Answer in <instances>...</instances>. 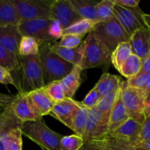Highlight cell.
<instances>
[{
    "mask_svg": "<svg viewBox=\"0 0 150 150\" xmlns=\"http://www.w3.org/2000/svg\"><path fill=\"white\" fill-rule=\"evenodd\" d=\"M45 92L54 103L59 102L65 98L60 81H55L44 86Z\"/></svg>",
    "mask_w": 150,
    "mask_h": 150,
    "instance_id": "d6a6232c",
    "label": "cell"
},
{
    "mask_svg": "<svg viewBox=\"0 0 150 150\" xmlns=\"http://www.w3.org/2000/svg\"><path fill=\"white\" fill-rule=\"evenodd\" d=\"M78 13L82 19H87L98 23L96 13H95V6L98 2L89 0H69Z\"/></svg>",
    "mask_w": 150,
    "mask_h": 150,
    "instance_id": "7402d4cb",
    "label": "cell"
},
{
    "mask_svg": "<svg viewBox=\"0 0 150 150\" xmlns=\"http://www.w3.org/2000/svg\"><path fill=\"white\" fill-rule=\"evenodd\" d=\"M3 111H4V109H0V129H1V124H2L3 119H4V115H3Z\"/></svg>",
    "mask_w": 150,
    "mask_h": 150,
    "instance_id": "681fc988",
    "label": "cell"
},
{
    "mask_svg": "<svg viewBox=\"0 0 150 150\" xmlns=\"http://www.w3.org/2000/svg\"><path fill=\"white\" fill-rule=\"evenodd\" d=\"M142 59H140L135 54H132L131 56L122 64L119 72L122 76L129 79L139 74L142 69Z\"/></svg>",
    "mask_w": 150,
    "mask_h": 150,
    "instance_id": "484cf974",
    "label": "cell"
},
{
    "mask_svg": "<svg viewBox=\"0 0 150 150\" xmlns=\"http://www.w3.org/2000/svg\"><path fill=\"white\" fill-rule=\"evenodd\" d=\"M11 108L16 117L23 122L37 121L42 119L37 112L26 93L21 92L18 94L16 100L12 104Z\"/></svg>",
    "mask_w": 150,
    "mask_h": 150,
    "instance_id": "4fadbf2b",
    "label": "cell"
},
{
    "mask_svg": "<svg viewBox=\"0 0 150 150\" xmlns=\"http://www.w3.org/2000/svg\"><path fill=\"white\" fill-rule=\"evenodd\" d=\"M114 5L113 0H103L98 2L95 6L98 23L107 21L115 17L114 14Z\"/></svg>",
    "mask_w": 150,
    "mask_h": 150,
    "instance_id": "83f0119b",
    "label": "cell"
},
{
    "mask_svg": "<svg viewBox=\"0 0 150 150\" xmlns=\"http://www.w3.org/2000/svg\"><path fill=\"white\" fill-rule=\"evenodd\" d=\"M48 34L56 41L61 38L63 35V29L61 24L57 21L52 20L48 29Z\"/></svg>",
    "mask_w": 150,
    "mask_h": 150,
    "instance_id": "ab89813d",
    "label": "cell"
},
{
    "mask_svg": "<svg viewBox=\"0 0 150 150\" xmlns=\"http://www.w3.org/2000/svg\"><path fill=\"white\" fill-rule=\"evenodd\" d=\"M51 44L40 45L39 55L45 85L55 81H61L68 75L75 66L51 51Z\"/></svg>",
    "mask_w": 150,
    "mask_h": 150,
    "instance_id": "6da1fadb",
    "label": "cell"
},
{
    "mask_svg": "<svg viewBox=\"0 0 150 150\" xmlns=\"http://www.w3.org/2000/svg\"><path fill=\"white\" fill-rule=\"evenodd\" d=\"M122 81L120 77L115 75L105 73L102 75L95 87L96 88L102 98L120 89L122 86Z\"/></svg>",
    "mask_w": 150,
    "mask_h": 150,
    "instance_id": "44dd1931",
    "label": "cell"
},
{
    "mask_svg": "<svg viewBox=\"0 0 150 150\" xmlns=\"http://www.w3.org/2000/svg\"><path fill=\"white\" fill-rule=\"evenodd\" d=\"M27 94L37 112L42 117L51 114L54 102L50 99L44 87L36 89Z\"/></svg>",
    "mask_w": 150,
    "mask_h": 150,
    "instance_id": "e0dca14e",
    "label": "cell"
},
{
    "mask_svg": "<svg viewBox=\"0 0 150 150\" xmlns=\"http://www.w3.org/2000/svg\"><path fill=\"white\" fill-rule=\"evenodd\" d=\"M52 20L50 18H38L21 20L17 26L21 36L34 38L40 45L56 42L48 34V29Z\"/></svg>",
    "mask_w": 150,
    "mask_h": 150,
    "instance_id": "52a82bcc",
    "label": "cell"
},
{
    "mask_svg": "<svg viewBox=\"0 0 150 150\" xmlns=\"http://www.w3.org/2000/svg\"><path fill=\"white\" fill-rule=\"evenodd\" d=\"M21 21L10 0H0V26L18 25Z\"/></svg>",
    "mask_w": 150,
    "mask_h": 150,
    "instance_id": "603a6c76",
    "label": "cell"
},
{
    "mask_svg": "<svg viewBox=\"0 0 150 150\" xmlns=\"http://www.w3.org/2000/svg\"><path fill=\"white\" fill-rule=\"evenodd\" d=\"M83 144V139L77 135L63 136L60 142V150H80Z\"/></svg>",
    "mask_w": 150,
    "mask_h": 150,
    "instance_id": "1f68e13d",
    "label": "cell"
},
{
    "mask_svg": "<svg viewBox=\"0 0 150 150\" xmlns=\"http://www.w3.org/2000/svg\"><path fill=\"white\" fill-rule=\"evenodd\" d=\"M144 117H150V94L146 95L144 102Z\"/></svg>",
    "mask_w": 150,
    "mask_h": 150,
    "instance_id": "f6af8a7d",
    "label": "cell"
},
{
    "mask_svg": "<svg viewBox=\"0 0 150 150\" xmlns=\"http://www.w3.org/2000/svg\"><path fill=\"white\" fill-rule=\"evenodd\" d=\"M21 127L14 129L10 134L7 150H22V133Z\"/></svg>",
    "mask_w": 150,
    "mask_h": 150,
    "instance_id": "e575fe53",
    "label": "cell"
},
{
    "mask_svg": "<svg viewBox=\"0 0 150 150\" xmlns=\"http://www.w3.org/2000/svg\"><path fill=\"white\" fill-rule=\"evenodd\" d=\"M49 18L58 21L63 30L75 22L82 19L78 15L69 0H54L49 11Z\"/></svg>",
    "mask_w": 150,
    "mask_h": 150,
    "instance_id": "8fae6325",
    "label": "cell"
},
{
    "mask_svg": "<svg viewBox=\"0 0 150 150\" xmlns=\"http://www.w3.org/2000/svg\"><path fill=\"white\" fill-rule=\"evenodd\" d=\"M81 70L79 67H75L68 75L60 81L65 98L73 99V97L81 83Z\"/></svg>",
    "mask_w": 150,
    "mask_h": 150,
    "instance_id": "ffe728a7",
    "label": "cell"
},
{
    "mask_svg": "<svg viewBox=\"0 0 150 150\" xmlns=\"http://www.w3.org/2000/svg\"><path fill=\"white\" fill-rule=\"evenodd\" d=\"M101 99V96L96 89V88H92V90L86 95L85 98L82 102H81V105L86 109L95 108Z\"/></svg>",
    "mask_w": 150,
    "mask_h": 150,
    "instance_id": "8d00e7d4",
    "label": "cell"
},
{
    "mask_svg": "<svg viewBox=\"0 0 150 150\" xmlns=\"http://www.w3.org/2000/svg\"><path fill=\"white\" fill-rule=\"evenodd\" d=\"M2 124L0 129V150H7L10 134L14 129L21 127L23 122L16 117L11 106L3 111Z\"/></svg>",
    "mask_w": 150,
    "mask_h": 150,
    "instance_id": "9a60e30c",
    "label": "cell"
},
{
    "mask_svg": "<svg viewBox=\"0 0 150 150\" xmlns=\"http://www.w3.org/2000/svg\"><path fill=\"white\" fill-rule=\"evenodd\" d=\"M142 20H143L144 23L145 24L146 27L150 30V14H146V13H143L142 15Z\"/></svg>",
    "mask_w": 150,
    "mask_h": 150,
    "instance_id": "7dc6e473",
    "label": "cell"
},
{
    "mask_svg": "<svg viewBox=\"0 0 150 150\" xmlns=\"http://www.w3.org/2000/svg\"><path fill=\"white\" fill-rule=\"evenodd\" d=\"M136 149H142L145 150H150V139L145 141V142H141L136 146Z\"/></svg>",
    "mask_w": 150,
    "mask_h": 150,
    "instance_id": "bcb514c9",
    "label": "cell"
},
{
    "mask_svg": "<svg viewBox=\"0 0 150 150\" xmlns=\"http://www.w3.org/2000/svg\"><path fill=\"white\" fill-rule=\"evenodd\" d=\"M54 0H10L21 20L49 18Z\"/></svg>",
    "mask_w": 150,
    "mask_h": 150,
    "instance_id": "ba28073f",
    "label": "cell"
},
{
    "mask_svg": "<svg viewBox=\"0 0 150 150\" xmlns=\"http://www.w3.org/2000/svg\"><path fill=\"white\" fill-rule=\"evenodd\" d=\"M82 38L74 35H64L57 45L66 48H74L81 44Z\"/></svg>",
    "mask_w": 150,
    "mask_h": 150,
    "instance_id": "d590c367",
    "label": "cell"
},
{
    "mask_svg": "<svg viewBox=\"0 0 150 150\" xmlns=\"http://www.w3.org/2000/svg\"><path fill=\"white\" fill-rule=\"evenodd\" d=\"M85 48L79 68L81 70L100 67L108 64L111 59L109 50L91 32L85 39Z\"/></svg>",
    "mask_w": 150,
    "mask_h": 150,
    "instance_id": "277c9868",
    "label": "cell"
},
{
    "mask_svg": "<svg viewBox=\"0 0 150 150\" xmlns=\"http://www.w3.org/2000/svg\"><path fill=\"white\" fill-rule=\"evenodd\" d=\"M22 36L17 25L0 26V44L11 54L21 58L19 44Z\"/></svg>",
    "mask_w": 150,
    "mask_h": 150,
    "instance_id": "5bb4252c",
    "label": "cell"
},
{
    "mask_svg": "<svg viewBox=\"0 0 150 150\" xmlns=\"http://www.w3.org/2000/svg\"><path fill=\"white\" fill-rule=\"evenodd\" d=\"M122 89V86H121ZM129 119L128 114L127 112L125 106L122 102L121 96V90L119 93L115 103L111 109L108 120V132H111L120 127L122 124ZM107 132V133H108Z\"/></svg>",
    "mask_w": 150,
    "mask_h": 150,
    "instance_id": "d6986e66",
    "label": "cell"
},
{
    "mask_svg": "<svg viewBox=\"0 0 150 150\" xmlns=\"http://www.w3.org/2000/svg\"><path fill=\"white\" fill-rule=\"evenodd\" d=\"M22 81L21 92L29 93L45 86L39 55L21 57Z\"/></svg>",
    "mask_w": 150,
    "mask_h": 150,
    "instance_id": "3957f363",
    "label": "cell"
},
{
    "mask_svg": "<svg viewBox=\"0 0 150 150\" xmlns=\"http://www.w3.org/2000/svg\"><path fill=\"white\" fill-rule=\"evenodd\" d=\"M143 11L139 7L127 9L114 4V14L130 37L138 29L146 27L142 20Z\"/></svg>",
    "mask_w": 150,
    "mask_h": 150,
    "instance_id": "30bf717a",
    "label": "cell"
},
{
    "mask_svg": "<svg viewBox=\"0 0 150 150\" xmlns=\"http://www.w3.org/2000/svg\"><path fill=\"white\" fill-rule=\"evenodd\" d=\"M120 90H121V87L117 89V90L114 91V92L102 97L99 102H98V103L95 106V108L100 112L109 117L110 113H111V109H112L113 106H114V103L117 100V98L118 97Z\"/></svg>",
    "mask_w": 150,
    "mask_h": 150,
    "instance_id": "4dcf8cb0",
    "label": "cell"
},
{
    "mask_svg": "<svg viewBox=\"0 0 150 150\" xmlns=\"http://www.w3.org/2000/svg\"><path fill=\"white\" fill-rule=\"evenodd\" d=\"M87 122V109L79 102V108L73 121V131L75 134L83 138Z\"/></svg>",
    "mask_w": 150,
    "mask_h": 150,
    "instance_id": "f546056e",
    "label": "cell"
},
{
    "mask_svg": "<svg viewBox=\"0 0 150 150\" xmlns=\"http://www.w3.org/2000/svg\"><path fill=\"white\" fill-rule=\"evenodd\" d=\"M17 95H7L0 93V109H5L11 106L16 100Z\"/></svg>",
    "mask_w": 150,
    "mask_h": 150,
    "instance_id": "60d3db41",
    "label": "cell"
},
{
    "mask_svg": "<svg viewBox=\"0 0 150 150\" xmlns=\"http://www.w3.org/2000/svg\"><path fill=\"white\" fill-rule=\"evenodd\" d=\"M92 32L111 53L119 44L130 41V35L115 17L107 21L97 23Z\"/></svg>",
    "mask_w": 150,
    "mask_h": 150,
    "instance_id": "5b68a950",
    "label": "cell"
},
{
    "mask_svg": "<svg viewBox=\"0 0 150 150\" xmlns=\"http://www.w3.org/2000/svg\"><path fill=\"white\" fill-rule=\"evenodd\" d=\"M150 82V73H139L134 77L127 79V84L130 86L144 89Z\"/></svg>",
    "mask_w": 150,
    "mask_h": 150,
    "instance_id": "836d02e7",
    "label": "cell"
},
{
    "mask_svg": "<svg viewBox=\"0 0 150 150\" xmlns=\"http://www.w3.org/2000/svg\"><path fill=\"white\" fill-rule=\"evenodd\" d=\"M109 117L100 112L96 108L87 109V122L83 139L84 142H93L98 140L108 129Z\"/></svg>",
    "mask_w": 150,
    "mask_h": 150,
    "instance_id": "9c48e42d",
    "label": "cell"
},
{
    "mask_svg": "<svg viewBox=\"0 0 150 150\" xmlns=\"http://www.w3.org/2000/svg\"><path fill=\"white\" fill-rule=\"evenodd\" d=\"M96 24L94 21L87 19H81L75 22L69 27L63 30L64 35H74L79 37H83L87 33H90L94 29V26Z\"/></svg>",
    "mask_w": 150,
    "mask_h": 150,
    "instance_id": "d4e9b609",
    "label": "cell"
},
{
    "mask_svg": "<svg viewBox=\"0 0 150 150\" xmlns=\"http://www.w3.org/2000/svg\"><path fill=\"white\" fill-rule=\"evenodd\" d=\"M104 146H107L110 150H136L135 149H130V148L122 147V146H114V145H104Z\"/></svg>",
    "mask_w": 150,
    "mask_h": 150,
    "instance_id": "c3c4849f",
    "label": "cell"
},
{
    "mask_svg": "<svg viewBox=\"0 0 150 150\" xmlns=\"http://www.w3.org/2000/svg\"><path fill=\"white\" fill-rule=\"evenodd\" d=\"M114 4H118L125 8H137L140 3V0H113Z\"/></svg>",
    "mask_w": 150,
    "mask_h": 150,
    "instance_id": "b9f144b4",
    "label": "cell"
},
{
    "mask_svg": "<svg viewBox=\"0 0 150 150\" xmlns=\"http://www.w3.org/2000/svg\"><path fill=\"white\" fill-rule=\"evenodd\" d=\"M132 52L142 60L150 54V30L146 27L138 29L130 36Z\"/></svg>",
    "mask_w": 150,
    "mask_h": 150,
    "instance_id": "2e32d148",
    "label": "cell"
},
{
    "mask_svg": "<svg viewBox=\"0 0 150 150\" xmlns=\"http://www.w3.org/2000/svg\"><path fill=\"white\" fill-rule=\"evenodd\" d=\"M40 44L34 38L28 36H22L19 44L20 57L37 55L39 53Z\"/></svg>",
    "mask_w": 150,
    "mask_h": 150,
    "instance_id": "f1b7e54d",
    "label": "cell"
},
{
    "mask_svg": "<svg viewBox=\"0 0 150 150\" xmlns=\"http://www.w3.org/2000/svg\"><path fill=\"white\" fill-rule=\"evenodd\" d=\"M150 139V117H145L144 120L142 124L140 133L139 136V144L141 142ZM137 144V145H138Z\"/></svg>",
    "mask_w": 150,
    "mask_h": 150,
    "instance_id": "f35d334b",
    "label": "cell"
},
{
    "mask_svg": "<svg viewBox=\"0 0 150 150\" xmlns=\"http://www.w3.org/2000/svg\"><path fill=\"white\" fill-rule=\"evenodd\" d=\"M136 150H145V149H135Z\"/></svg>",
    "mask_w": 150,
    "mask_h": 150,
    "instance_id": "f907efd6",
    "label": "cell"
},
{
    "mask_svg": "<svg viewBox=\"0 0 150 150\" xmlns=\"http://www.w3.org/2000/svg\"><path fill=\"white\" fill-rule=\"evenodd\" d=\"M0 83L4 85H13L18 89L19 93H21V88L18 85L16 81L13 79L11 72L9 71L7 69L0 66Z\"/></svg>",
    "mask_w": 150,
    "mask_h": 150,
    "instance_id": "74e56055",
    "label": "cell"
},
{
    "mask_svg": "<svg viewBox=\"0 0 150 150\" xmlns=\"http://www.w3.org/2000/svg\"><path fill=\"white\" fill-rule=\"evenodd\" d=\"M133 54L130 42H124L119 44L111 54V61L114 67L120 71V68L126 60Z\"/></svg>",
    "mask_w": 150,
    "mask_h": 150,
    "instance_id": "cb8c5ba5",
    "label": "cell"
},
{
    "mask_svg": "<svg viewBox=\"0 0 150 150\" xmlns=\"http://www.w3.org/2000/svg\"><path fill=\"white\" fill-rule=\"evenodd\" d=\"M80 150H110L107 146L97 143L84 142V144Z\"/></svg>",
    "mask_w": 150,
    "mask_h": 150,
    "instance_id": "7bdbcfd3",
    "label": "cell"
},
{
    "mask_svg": "<svg viewBox=\"0 0 150 150\" xmlns=\"http://www.w3.org/2000/svg\"><path fill=\"white\" fill-rule=\"evenodd\" d=\"M122 102L125 106L129 118L142 123L144 120V115L146 93L144 89L130 86L122 81L121 89Z\"/></svg>",
    "mask_w": 150,
    "mask_h": 150,
    "instance_id": "8992f818",
    "label": "cell"
},
{
    "mask_svg": "<svg viewBox=\"0 0 150 150\" xmlns=\"http://www.w3.org/2000/svg\"><path fill=\"white\" fill-rule=\"evenodd\" d=\"M79 102L65 98L59 102L54 103L51 115L73 130V121L79 108Z\"/></svg>",
    "mask_w": 150,
    "mask_h": 150,
    "instance_id": "7c38bea8",
    "label": "cell"
},
{
    "mask_svg": "<svg viewBox=\"0 0 150 150\" xmlns=\"http://www.w3.org/2000/svg\"><path fill=\"white\" fill-rule=\"evenodd\" d=\"M51 51L59 56L60 57L73 64L75 67L80 66L83 58V51L85 48V42L83 41L79 46L74 48H66L59 46L57 43H52L50 45Z\"/></svg>",
    "mask_w": 150,
    "mask_h": 150,
    "instance_id": "ac0fdd59",
    "label": "cell"
},
{
    "mask_svg": "<svg viewBox=\"0 0 150 150\" xmlns=\"http://www.w3.org/2000/svg\"><path fill=\"white\" fill-rule=\"evenodd\" d=\"M22 135L45 150H60L62 135L56 133L46 125L43 120L23 122Z\"/></svg>",
    "mask_w": 150,
    "mask_h": 150,
    "instance_id": "7a4b0ae2",
    "label": "cell"
},
{
    "mask_svg": "<svg viewBox=\"0 0 150 150\" xmlns=\"http://www.w3.org/2000/svg\"><path fill=\"white\" fill-rule=\"evenodd\" d=\"M150 73V54L144 60H142V65L139 73Z\"/></svg>",
    "mask_w": 150,
    "mask_h": 150,
    "instance_id": "ee69618b",
    "label": "cell"
},
{
    "mask_svg": "<svg viewBox=\"0 0 150 150\" xmlns=\"http://www.w3.org/2000/svg\"><path fill=\"white\" fill-rule=\"evenodd\" d=\"M42 149V150H45V149Z\"/></svg>",
    "mask_w": 150,
    "mask_h": 150,
    "instance_id": "816d5d0a",
    "label": "cell"
},
{
    "mask_svg": "<svg viewBox=\"0 0 150 150\" xmlns=\"http://www.w3.org/2000/svg\"><path fill=\"white\" fill-rule=\"evenodd\" d=\"M0 66L10 72H17L21 69L20 58L11 54L0 44Z\"/></svg>",
    "mask_w": 150,
    "mask_h": 150,
    "instance_id": "4316f807",
    "label": "cell"
}]
</instances>
